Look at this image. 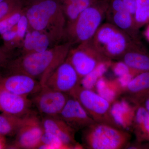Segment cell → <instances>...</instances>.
Instances as JSON below:
<instances>
[{"mask_svg": "<svg viewBox=\"0 0 149 149\" xmlns=\"http://www.w3.org/2000/svg\"><path fill=\"white\" fill-rule=\"evenodd\" d=\"M72 46L67 42L44 52L22 54L10 60L5 68L9 74H26L39 79L43 86L52 72L65 61Z\"/></svg>", "mask_w": 149, "mask_h": 149, "instance_id": "1", "label": "cell"}, {"mask_svg": "<svg viewBox=\"0 0 149 149\" xmlns=\"http://www.w3.org/2000/svg\"><path fill=\"white\" fill-rule=\"evenodd\" d=\"M24 13L31 29L47 33L54 42L65 37L67 21L59 0L33 2Z\"/></svg>", "mask_w": 149, "mask_h": 149, "instance_id": "2", "label": "cell"}, {"mask_svg": "<svg viewBox=\"0 0 149 149\" xmlns=\"http://www.w3.org/2000/svg\"><path fill=\"white\" fill-rule=\"evenodd\" d=\"M108 7L107 0H95L75 20L67 23L65 37L68 42L78 45L92 39L106 18Z\"/></svg>", "mask_w": 149, "mask_h": 149, "instance_id": "3", "label": "cell"}, {"mask_svg": "<svg viewBox=\"0 0 149 149\" xmlns=\"http://www.w3.org/2000/svg\"><path fill=\"white\" fill-rule=\"evenodd\" d=\"M131 135L127 130L104 123H95L83 129V146L89 149L126 148Z\"/></svg>", "mask_w": 149, "mask_h": 149, "instance_id": "4", "label": "cell"}, {"mask_svg": "<svg viewBox=\"0 0 149 149\" xmlns=\"http://www.w3.org/2000/svg\"><path fill=\"white\" fill-rule=\"evenodd\" d=\"M92 40L98 50L112 61L119 60L136 42L127 33L108 22L101 25Z\"/></svg>", "mask_w": 149, "mask_h": 149, "instance_id": "5", "label": "cell"}, {"mask_svg": "<svg viewBox=\"0 0 149 149\" xmlns=\"http://www.w3.org/2000/svg\"><path fill=\"white\" fill-rule=\"evenodd\" d=\"M69 95L80 102L95 122L107 123L116 127L110 114L111 103L97 92L85 89L80 85Z\"/></svg>", "mask_w": 149, "mask_h": 149, "instance_id": "6", "label": "cell"}, {"mask_svg": "<svg viewBox=\"0 0 149 149\" xmlns=\"http://www.w3.org/2000/svg\"><path fill=\"white\" fill-rule=\"evenodd\" d=\"M66 59L74 68L80 79L93 71L101 63L111 60L98 50L92 39L71 48Z\"/></svg>", "mask_w": 149, "mask_h": 149, "instance_id": "7", "label": "cell"}, {"mask_svg": "<svg viewBox=\"0 0 149 149\" xmlns=\"http://www.w3.org/2000/svg\"><path fill=\"white\" fill-rule=\"evenodd\" d=\"M44 132L42 120L31 112L23 117V122L15 135V140L8 145V149H38Z\"/></svg>", "mask_w": 149, "mask_h": 149, "instance_id": "8", "label": "cell"}, {"mask_svg": "<svg viewBox=\"0 0 149 149\" xmlns=\"http://www.w3.org/2000/svg\"><path fill=\"white\" fill-rule=\"evenodd\" d=\"M31 100L40 113L47 116H58L69 99L70 95L42 86Z\"/></svg>", "mask_w": 149, "mask_h": 149, "instance_id": "9", "label": "cell"}, {"mask_svg": "<svg viewBox=\"0 0 149 149\" xmlns=\"http://www.w3.org/2000/svg\"><path fill=\"white\" fill-rule=\"evenodd\" d=\"M80 80L74 68L66 59L52 72L44 85L69 95L80 85Z\"/></svg>", "mask_w": 149, "mask_h": 149, "instance_id": "10", "label": "cell"}, {"mask_svg": "<svg viewBox=\"0 0 149 149\" xmlns=\"http://www.w3.org/2000/svg\"><path fill=\"white\" fill-rule=\"evenodd\" d=\"M0 84L11 93L17 95L28 97L34 95L42 88L40 81L23 74H8L3 77Z\"/></svg>", "mask_w": 149, "mask_h": 149, "instance_id": "11", "label": "cell"}, {"mask_svg": "<svg viewBox=\"0 0 149 149\" xmlns=\"http://www.w3.org/2000/svg\"><path fill=\"white\" fill-rule=\"evenodd\" d=\"M58 116L76 131L83 130L96 123L80 102L70 95Z\"/></svg>", "mask_w": 149, "mask_h": 149, "instance_id": "12", "label": "cell"}, {"mask_svg": "<svg viewBox=\"0 0 149 149\" xmlns=\"http://www.w3.org/2000/svg\"><path fill=\"white\" fill-rule=\"evenodd\" d=\"M32 101L8 91L0 84V112L25 116L31 112Z\"/></svg>", "mask_w": 149, "mask_h": 149, "instance_id": "13", "label": "cell"}, {"mask_svg": "<svg viewBox=\"0 0 149 149\" xmlns=\"http://www.w3.org/2000/svg\"><path fill=\"white\" fill-rule=\"evenodd\" d=\"M127 98L116 100L111 104L110 114L115 125L127 130L132 128L136 109L138 105H133Z\"/></svg>", "mask_w": 149, "mask_h": 149, "instance_id": "14", "label": "cell"}, {"mask_svg": "<svg viewBox=\"0 0 149 149\" xmlns=\"http://www.w3.org/2000/svg\"><path fill=\"white\" fill-rule=\"evenodd\" d=\"M42 120L45 132L54 135L71 149H75L76 131L58 116H45Z\"/></svg>", "mask_w": 149, "mask_h": 149, "instance_id": "15", "label": "cell"}, {"mask_svg": "<svg viewBox=\"0 0 149 149\" xmlns=\"http://www.w3.org/2000/svg\"><path fill=\"white\" fill-rule=\"evenodd\" d=\"M106 18L108 22L127 33L134 41L137 39V29L134 17L126 9L116 11H107Z\"/></svg>", "mask_w": 149, "mask_h": 149, "instance_id": "16", "label": "cell"}, {"mask_svg": "<svg viewBox=\"0 0 149 149\" xmlns=\"http://www.w3.org/2000/svg\"><path fill=\"white\" fill-rule=\"evenodd\" d=\"M119 60L124 62L130 69L138 73L149 72V56L139 49L137 42L125 52Z\"/></svg>", "mask_w": 149, "mask_h": 149, "instance_id": "17", "label": "cell"}, {"mask_svg": "<svg viewBox=\"0 0 149 149\" xmlns=\"http://www.w3.org/2000/svg\"><path fill=\"white\" fill-rule=\"evenodd\" d=\"M124 93H128L130 100L136 104L149 94V72H140L135 75Z\"/></svg>", "mask_w": 149, "mask_h": 149, "instance_id": "18", "label": "cell"}, {"mask_svg": "<svg viewBox=\"0 0 149 149\" xmlns=\"http://www.w3.org/2000/svg\"><path fill=\"white\" fill-rule=\"evenodd\" d=\"M132 127L139 142H149V115L143 105H138Z\"/></svg>", "mask_w": 149, "mask_h": 149, "instance_id": "19", "label": "cell"}, {"mask_svg": "<svg viewBox=\"0 0 149 149\" xmlns=\"http://www.w3.org/2000/svg\"><path fill=\"white\" fill-rule=\"evenodd\" d=\"M95 89L100 95L111 104L123 93L115 79L109 80L104 76L98 80Z\"/></svg>", "mask_w": 149, "mask_h": 149, "instance_id": "20", "label": "cell"}, {"mask_svg": "<svg viewBox=\"0 0 149 149\" xmlns=\"http://www.w3.org/2000/svg\"><path fill=\"white\" fill-rule=\"evenodd\" d=\"M23 117L2 112L0 114V135L15 136L21 127Z\"/></svg>", "mask_w": 149, "mask_h": 149, "instance_id": "21", "label": "cell"}, {"mask_svg": "<svg viewBox=\"0 0 149 149\" xmlns=\"http://www.w3.org/2000/svg\"><path fill=\"white\" fill-rule=\"evenodd\" d=\"M111 61H110L102 62L98 65L95 69L90 73L82 77L80 80L81 87L88 90H93L98 80L110 68Z\"/></svg>", "mask_w": 149, "mask_h": 149, "instance_id": "22", "label": "cell"}, {"mask_svg": "<svg viewBox=\"0 0 149 149\" xmlns=\"http://www.w3.org/2000/svg\"><path fill=\"white\" fill-rule=\"evenodd\" d=\"M29 25L25 13L21 17L17 24V32L14 40L6 46H3L7 50L11 52L14 49L21 46L28 30Z\"/></svg>", "mask_w": 149, "mask_h": 149, "instance_id": "23", "label": "cell"}, {"mask_svg": "<svg viewBox=\"0 0 149 149\" xmlns=\"http://www.w3.org/2000/svg\"><path fill=\"white\" fill-rule=\"evenodd\" d=\"M38 149H69L70 147L56 136L44 132L41 139V143Z\"/></svg>", "mask_w": 149, "mask_h": 149, "instance_id": "24", "label": "cell"}, {"mask_svg": "<svg viewBox=\"0 0 149 149\" xmlns=\"http://www.w3.org/2000/svg\"><path fill=\"white\" fill-rule=\"evenodd\" d=\"M22 9L21 0H3L0 2V21Z\"/></svg>", "mask_w": 149, "mask_h": 149, "instance_id": "25", "label": "cell"}, {"mask_svg": "<svg viewBox=\"0 0 149 149\" xmlns=\"http://www.w3.org/2000/svg\"><path fill=\"white\" fill-rule=\"evenodd\" d=\"M24 13V11L22 9L0 21V35L16 25Z\"/></svg>", "mask_w": 149, "mask_h": 149, "instance_id": "26", "label": "cell"}, {"mask_svg": "<svg viewBox=\"0 0 149 149\" xmlns=\"http://www.w3.org/2000/svg\"><path fill=\"white\" fill-rule=\"evenodd\" d=\"M110 68L113 74L117 77L134 71L130 69L124 62L121 60L116 62L112 61Z\"/></svg>", "mask_w": 149, "mask_h": 149, "instance_id": "27", "label": "cell"}, {"mask_svg": "<svg viewBox=\"0 0 149 149\" xmlns=\"http://www.w3.org/2000/svg\"><path fill=\"white\" fill-rule=\"evenodd\" d=\"M138 73H139L133 71L120 77H116L115 80L118 85L122 90L123 93H124V91L133 77Z\"/></svg>", "mask_w": 149, "mask_h": 149, "instance_id": "28", "label": "cell"}, {"mask_svg": "<svg viewBox=\"0 0 149 149\" xmlns=\"http://www.w3.org/2000/svg\"><path fill=\"white\" fill-rule=\"evenodd\" d=\"M17 32V24L14 27H12L11 29L1 35L2 39L3 41L4 45L3 46L7 45L14 40L16 37Z\"/></svg>", "mask_w": 149, "mask_h": 149, "instance_id": "29", "label": "cell"}, {"mask_svg": "<svg viewBox=\"0 0 149 149\" xmlns=\"http://www.w3.org/2000/svg\"><path fill=\"white\" fill-rule=\"evenodd\" d=\"M10 52L3 47H0V67L5 68L10 60Z\"/></svg>", "mask_w": 149, "mask_h": 149, "instance_id": "30", "label": "cell"}, {"mask_svg": "<svg viewBox=\"0 0 149 149\" xmlns=\"http://www.w3.org/2000/svg\"><path fill=\"white\" fill-rule=\"evenodd\" d=\"M126 10L134 16L136 10V0H122Z\"/></svg>", "mask_w": 149, "mask_h": 149, "instance_id": "31", "label": "cell"}, {"mask_svg": "<svg viewBox=\"0 0 149 149\" xmlns=\"http://www.w3.org/2000/svg\"><path fill=\"white\" fill-rule=\"evenodd\" d=\"M8 146L6 136L0 135V149H8Z\"/></svg>", "mask_w": 149, "mask_h": 149, "instance_id": "32", "label": "cell"}, {"mask_svg": "<svg viewBox=\"0 0 149 149\" xmlns=\"http://www.w3.org/2000/svg\"><path fill=\"white\" fill-rule=\"evenodd\" d=\"M149 6V0H136V8Z\"/></svg>", "mask_w": 149, "mask_h": 149, "instance_id": "33", "label": "cell"}, {"mask_svg": "<svg viewBox=\"0 0 149 149\" xmlns=\"http://www.w3.org/2000/svg\"><path fill=\"white\" fill-rule=\"evenodd\" d=\"M144 104L143 106L145 107L146 110L149 115V94L144 99Z\"/></svg>", "mask_w": 149, "mask_h": 149, "instance_id": "34", "label": "cell"}, {"mask_svg": "<svg viewBox=\"0 0 149 149\" xmlns=\"http://www.w3.org/2000/svg\"><path fill=\"white\" fill-rule=\"evenodd\" d=\"M76 0H60L63 6L74 3Z\"/></svg>", "mask_w": 149, "mask_h": 149, "instance_id": "35", "label": "cell"}, {"mask_svg": "<svg viewBox=\"0 0 149 149\" xmlns=\"http://www.w3.org/2000/svg\"><path fill=\"white\" fill-rule=\"evenodd\" d=\"M144 35H145L146 39L149 42V25L145 29V32H144Z\"/></svg>", "mask_w": 149, "mask_h": 149, "instance_id": "36", "label": "cell"}, {"mask_svg": "<svg viewBox=\"0 0 149 149\" xmlns=\"http://www.w3.org/2000/svg\"><path fill=\"white\" fill-rule=\"evenodd\" d=\"M3 76L2 74H1V73L0 72V80H1V79L3 78Z\"/></svg>", "mask_w": 149, "mask_h": 149, "instance_id": "37", "label": "cell"}, {"mask_svg": "<svg viewBox=\"0 0 149 149\" xmlns=\"http://www.w3.org/2000/svg\"><path fill=\"white\" fill-rule=\"evenodd\" d=\"M30 1H32L34 2L36 1H39V0H30Z\"/></svg>", "mask_w": 149, "mask_h": 149, "instance_id": "38", "label": "cell"}, {"mask_svg": "<svg viewBox=\"0 0 149 149\" xmlns=\"http://www.w3.org/2000/svg\"><path fill=\"white\" fill-rule=\"evenodd\" d=\"M2 1H3V0H0V2H1Z\"/></svg>", "mask_w": 149, "mask_h": 149, "instance_id": "39", "label": "cell"}, {"mask_svg": "<svg viewBox=\"0 0 149 149\" xmlns=\"http://www.w3.org/2000/svg\"></svg>", "mask_w": 149, "mask_h": 149, "instance_id": "40", "label": "cell"}]
</instances>
